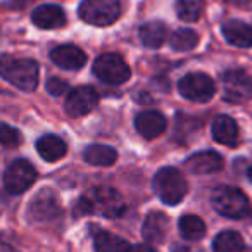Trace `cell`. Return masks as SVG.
Returning a JSON list of instances; mask_svg holds the SVG:
<instances>
[{"label":"cell","mask_w":252,"mask_h":252,"mask_svg":"<svg viewBox=\"0 0 252 252\" xmlns=\"http://www.w3.org/2000/svg\"><path fill=\"white\" fill-rule=\"evenodd\" d=\"M36 151H38L40 158H43L49 162H54V161H59V159H63L64 156H66L67 147L63 138L56 137V135H43V137L38 138V142H36Z\"/></svg>","instance_id":"19"},{"label":"cell","mask_w":252,"mask_h":252,"mask_svg":"<svg viewBox=\"0 0 252 252\" xmlns=\"http://www.w3.org/2000/svg\"><path fill=\"white\" fill-rule=\"evenodd\" d=\"M169 228V220L164 213H159L154 211L151 213L144 221V226H142V235H144V240H147V244H161L164 242L166 235H168Z\"/></svg>","instance_id":"15"},{"label":"cell","mask_w":252,"mask_h":252,"mask_svg":"<svg viewBox=\"0 0 252 252\" xmlns=\"http://www.w3.org/2000/svg\"><path fill=\"white\" fill-rule=\"evenodd\" d=\"M23 137L19 133V130H16L14 126L0 123V144L5 147H18L21 144Z\"/></svg>","instance_id":"27"},{"label":"cell","mask_w":252,"mask_h":252,"mask_svg":"<svg viewBox=\"0 0 252 252\" xmlns=\"http://www.w3.org/2000/svg\"><path fill=\"white\" fill-rule=\"evenodd\" d=\"M78 14L88 25L109 26L121 16V5L119 0H83Z\"/></svg>","instance_id":"5"},{"label":"cell","mask_w":252,"mask_h":252,"mask_svg":"<svg viewBox=\"0 0 252 252\" xmlns=\"http://www.w3.org/2000/svg\"><path fill=\"white\" fill-rule=\"evenodd\" d=\"M135 128L147 140L158 138L166 130V118L159 111H144L135 118Z\"/></svg>","instance_id":"13"},{"label":"cell","mask_w":252,"mask_h":252,"mask_svg":"<svg viewBox=\"0 0 252 252\" xmlns=\"http://www.w3.org/2000/svg\"><path fill=\"white\" fill-rule=\"evenodd\" d=\"M85 161L92 166H111L116 162L118 154L112 147L102 144H94L85 151Z\"/></svg>","instance_id":"22"},{"label":"cell","mask_w":252,"mask_h":252,"mask_svg":"<svg viewBox=\"0 0 252 252\" xmlns=\"http://www.w3.org/2000/svg\"><path fill=\"white\" fill-rule=\"evenodd\" d=\"M50 59L63 69L76 71L81 69L87 63V54L74 45H59L50 52Z\"/></svg>","instance_id":"14"},{"label":"cell","mask_w":252,"mask_h":252,"mask_svg":"<svg viewBox=\"0 0 252 252\" xmlns=\"http://www.w3.org/2000/svg\"><path fill=\"white\" fill-rule=\"evenodd\" d=\"M223 97L231 104L252 98V78L244 69H230L223 74Z\"/></svg>","instance_id":"9"},{"label":"cell","mask_w":252,"mask_h":252,"mask_svg":"<svg viewBox=\"0 0 252 252\" xmlns=\"http://www.w3.org/2000/svg\"><path fill=\"white\" fill-rule=\"evenodd\" d=\"M97 102H98V95L95 92V88L78 87L73 88L67 94L64 109H66L67 116H71V118H80V116L88 114L97 105Z\"/></svg>","instance_id":"11"},{"label":"cell","mask_w":252,"mask_h":252,"mask_svg":"<svg viewBox=\"0 0 252 252\" xmlns=\"http://www.w3.org/2000/svg\"><path fill=\"white\" fill-rule=\"evenodd\" d=\"M38 64L32 59L12 56L0 57V76L23 92H33L38 87Z\"/></svg>","instance_id":"2"},{"label":"cell","mask_w":252,"mask_h":252,"mask_svg":"<svg viewBox=\"0 0 252 252\" xmlns=\"http://www.w3.org/2000/svg\"><path fill=\"white\" fill-rule=\"evenodd\" d=\"M199 43V35H197L193 30L182 28L178 32H175L169 38V45L173 50H178V52H187V50H192Z\"/></svg>","instance_id":"25"},{"label":"cell","mask_w":252,"mask_h":252,"mask_svg":"<svg viewBox=\"0 0 252 252\" xmlns=\"http://www.w3.org/2000/svg\"><path fill=\"white\" fill-rule=\"evenodd\" d=\"M249 178H251V182H252V166L249 168Z\"/></svg>","instance_id":"33"},{"label":"cell","mask_w":252,"mask_h":252,"mask_svg":"<svg viewBox=\"0 0 252 252\" xmlns=\"http://www.w3.org/2000/svg\"><path fill=\"white\" fill-rule=\"evenodd\" d=\"M36 169L26 159H18L7 168L4 175V185L9 193H23L35 183Z\"/></svg>","instance_id":"10"},{"label":"cell","mask_w":252,"mask_h":252,"mask_svg":"<svg viewBox=\"0 0 252 252\" xmlns=\"http://www.w3.org/2000/svg\"><path fill=\"white\" fill-rule=\"evenodd\" d=\"M125 211L123 197L109 187H97L88 190L85 195L78 199L74 206L76 216H87V214H100L104 218H118Z\"/></svg>","instance_id":"1"},{"label":"cell","mask_w":252,"mask_h":252,"mask_svg":"<svg viewBox=\"0 0 252 252\" xmlns=\"http://www.w3.org/2000/svg\"><path fill=\"white\" fill-rule=\"evenodd\" d=\"M213 137L218 144L230 145V147L237 145L238 126H237V123H235V119L224 114L218 116L213 121Z\"/></svg>","instance_id":"17"},{"label":"cell","mask_w":252,"mask_h":252,"mask_svg":"<svg viewBox=\"0 0 252 252\" xmlns=\"http://www.w3.org/2000/svg\"><path fill=\"white\" fill-rule=\"evenodd\" d=\"M224 2H228V4H233V5H245L249 0H224Z\"/></svg>","instance_id":"31"},{"label":"cell","mask_w":252,"mask_h":252,"mask_svg":"<svg viewBox=\"0 0 252 252\" xmlns=\"http://www.w3.org/2000/svg\"><path fill=\"white\" fill-rule=\"evenodd\" d=\"M214 252H244V238L237 231H221L213 242Z\"/></svg>","instance_id":"24"},{"label":"cell","mask_w":252,"mask_h":252,"mask_svg":"<svg viewBox=\"0 0 252 252\" xmlns=\"http://www.w3.org/2000/svg\"><path fill=\"white\" fill-rule=\"evenodd\" d=\"M94 247L97 252H130V244L125 238L109 231H97L94 237Z\"/></svg>","instance_id":"21"},{"label":"cell","mask_w":252,"mask_h":252,"mask_svg":"<svg viewBox=\"0 0 252 252\" xmlns=\"http://www.w3.org/2000/svg\"><path fill=\"white\" fill-rule=\"evenodd\" d=\"M173 252H193L192 249H187V247H176Z\"/></svg>","instance_id":"32"},{"label":"cell","mask_w":252,"mask_h":252,"mask_svg":"<svg viewBox=\"0 0 252 252\" xmlns=\"http://www.w3.org/2000/svg\"><path fill=\"white\" fill-rule=\"evenodd\" d=\"M154 192L164 204L175 206L183 200L189 192L185 176L175 168H162L154 176Z\"/></svg>","instance_id":"4"},{"label":"cell","mask_w":252,"mask_h":252,"mask_svg":"<svg viewBox=\"0 0 252 252\" xmlns=\"http://www.w3.org/2000/svg\"><path fill=\"white\" fill-rule=\"evenodd\" d=\"M28 221L33 224H47L54 223L63 216V207L57 199V195L52 190L45 189L38 192L33 200L30 202L28 211H26Z\"/></svg>","instance_id":"6"},{"label":"cell","mask_w":252,"mask_h":252,"mask_svg":"<svg viewBox=\"0 0 252 252\" xmlns=\"http://www.w3.org/2000/svg\"><path fill=\"white\" fill-rule=\"evenodd\" d=\"M47 92L50 95H63L64 92H67V83L61 78H50L47 81Z\"/></svg>","instance_id":"28"},{"label":"cell","mask_w":252,"mask_h":252,"mask_svg":"<svg viewBox=\"0 0 252 252\" xmlns=\"http://www.w3.org/2000/svg\"><path fill=\"white\" fill-rule=\"evenodd\" d=\"M0 252H19V251H16L14 247H11L7 244H0Z\"/></svg>","instance_id":"30"},{"label":"cell","mask_w":252,"mask_h":252,"mask_svg":"<svg viewBox=\"0 0 252 252\" xmlns=\"http://www.w3.org/2000/svg\"><path fill=\"white\" fill-rule=\"evenodd\" d=\"M178 90L185 98L202 104V102L213 98V95L216 94V85H214L213 78L207 76V74L190 73L180 80Z\"/></svg>","instance_id":"8"},{"label":"cell","mask_w":252,"mask_h":252,"mask_svg":"<svg viewBox=\"0 0 252 252\" xmlns=\"http://www.w3.org/2000/svg\"><path fill=\"white\" fill-rule=\"evenodd\" d=\"M211 204L216 213H220L224 218H230V220L245 218L251 211L247 195L242 190L230 185L218 187L211 195Z\"/></svg>","instance_id":"3"},{"label":"cell","mask_w":252,"mask_h":252,"mask_svg":"<svg viewBox=\"0 0 252 252\" xmlns=\"http://www.w3.org/2000/svg\"><path fill=\"white\" fill-rule=\"evenodd\" d=\"M204 0H178L176 2V14L182 21L193 23L202 16Z\"/></svg>","instance_id":"26"},{"label":"cell","mask_w":252,"mask_h":252,"mask_svg":"<svg viewBox=\"0 0 252 252\" xmlns=\"http://www.w3.org/2000/svg\"><path fill=\"white\" fill-rule=\"evenodd\" d=\"M223 36L228 43L240 49H249L252 47V28L242 21H228L221 28Z\"/></svg>","instance_id":"18"},{"label":"cell","mask_w":252,"mask_h":252,"mask_svg":"<svg viewBox=\"0 0 252 252\" xmlns=\"http://www.w3.org/2000/svg\"><path fill=\"white\" fill-rule=\"evenodd\" d=\"M178 228L182 237L187 238V240H199V238H202L206 235V224H204V221L199 216H193V214L182 216Z\"/></svg>","instance_id":"23"},{"label":"cell","mask_w":252,"mask_h":252,"mask_svg":"<svg viewBox=\"0 0 252 252\" xmlns=\"http://www.w3.org/2000/svg\"><path fill=\"white\" fill-rule=\"evenodd\" d=\"M185 168L195 175H211L223 169V158L214 151H204L190 156L185 161Z\"/></svg>","instance_id":"12"},{"label":"cell","mask_w":252,"mask_h":252,"mask_svg":"<svg viewBox=\"0 0 252 252\" xmlns=\"http://www.w3.org/2000/svg\"><path fill=\"white\" fill-rule=\"evenodd\" d=\"M94 74L109 85H121L130 78V67L118 54H102L94 63Z\"/></svg>","instance_id":"7"},{"label":"cell","mask_w":252,"mask_h":252,"mask_svg":"<svg viewBox=\"0 0 252 252\" xmlns=\"http://www.w3.org/2000/svg\"><path fill=\"white\" fill-rule=\"evenodd\" d=\"M130 252H156V249L152 247L151 244H140V245H135V247H131Z\"/></svg>","instance_id":"29"},{"label":"cell","mask_w":252,"mask_h":252,"mask_svg":"<svg viewBox=\"0 0 252 252\" xmlns=\"http://www.w3.org/2000/svg\"><path fill=\"white\" fill-rule=\"evenodd\" d=\"M138 35H140V40L145 47H149V49H159L164 43L166 36H168V28L161 21H151L142 26Z\"/></svg>","instance_id":"20"},{"label":"cell","mask_w":252,"mask_h":252,"mask_svg":"<svg viewBox=\"0 0 252 252\" xmlns=\"http://www.w3.org/2000/svg\"><path fill=\"white\" fill-rule=\"evenodd\" d=\"M32 21L35 23V26H38L42 30H57L61 26H64L66 14H64V11L59 5L45 4L33 11Z\"/></svg>","instance_id":"16"}]
</instances>
